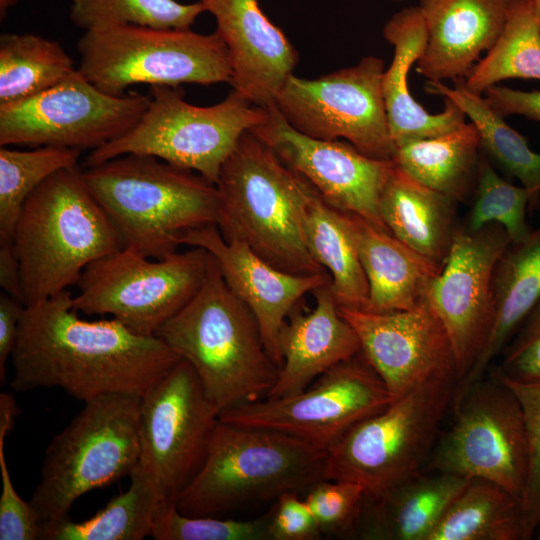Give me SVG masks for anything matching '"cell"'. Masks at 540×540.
Wrapping results in <instances>:
<instances>
[{
  "instance_id": "cell-8",
  "label": "cell",
  "mask_w": 540,
  "mask_h": 540,
  "mask_svg": "<svg viewBox=\"0 0 540 540\" xmlns=\"http://www.w3.org/2000/svg\"><path fill=\"white\" fill-rule=\"evenodd\" d=\"M150 92L149 105L135 126L92 150L84 167L126 154L148 155L196 172L216 185L221 167L240 137L266 115V108L234 89L212 106L186 102L178 86L154 85Z\"/></svg>"
},
{
  "instance_id": "cell-42",
  "label": "cell",
  "mask_w": 540,
  "mask_h": 540,
  "mask_svg": "<svg viewBox=\"0 0 540 540\" xmlns=\"http://www.w3.org/2000/svg\"><path fill=\"white\" fill-rule=\"evenodd\" d=\"M499 378L513 390L519 399L527 425L529 470L522 501L523 540H527L534 535L540 526V383H520Z\"/></svg>"
},
{
  "instance_id": "cell-7",
  "label": "cell",
  "mask_w": 540,
  "mask_h": 540,
  "mask_svg": "<svg viewBox=\"0 0 540 540\" xmlns=\"http://www.w3.org/2000/svg\"><path fill=\"white\" fill-rule=\"evenodd\" d=\"M142 396L110 393L83 409L48 445L30 503L42 531L87 492L130 476L139 462Z\"/></svg>"
},
{
  "instance_id": "cell-38",
  "label": "cell",
  "mask_w": 540,
  "mask_h": 540,
  "mask_svg": "<svg viewBox=\"0 0 540 540\" xmlns=\"http://www.w3.org/2000/svg\"><path fill=\"white\" fill-rule=\"evenodd\" d=\"M530 204L528 190L502 178L482 152L474 200L465 228L477 231L488 224H498L505 229L511 242H520L533 231L527 221Z\"/></svg>"
},
{
  "instance_id": "cell-35",
  "label": "cell",
  "mask_w": 540,
  "mask_h": 540,
  "mask_svg": "<svg viewBox=\"0 0 540 540\" xmlns=\"http://www.w3.org/2000/svg\"><path fill=\"white\" fill-rule=\"evenodd\" d=\"M76 67L57 41L40 35L0 37V105L37 95L69 76Z\"/></svg>"
},
{
  "instance_id": "cell-48",
  "label": "cell",
  "mask_w": 540,
  "mask_h": 540,
  "mask_svg": "<svg viewBox=\"0 0 540 540\" xmlns=\"http://www.w3.org/2000/svg\"><path fill=\"white\" fill-rule=\"evenodd\" d=\"M18 0H0V13L1 18H3V15L7 12L8 8L13 6L17 3Z\"/></svg>"
},
{
  "instance_id": "cell-25",
  "label": "cell",
  "mask_w": 540,
  "mask_h": 540,
  "mask_svg": "<svg viewBox=\"0 0 540 540\" xmlns=\"http://www.w3.org/2000/svg\"><path fill=\"white\" fill-rule=\"evenodd\" d=\"M469 481L424 468L377 497L366 495L356 536L367 540H427Z\"/></svg>"
},
{
  "instance_id": "cell-44",
  "label": "cell",
  "mask_w": 540,
  "mask_h": 540,
  "mask_svg": "<svg viewBox=\"0 0 540 540\" xmlns=\"http://www.w3.org/2000/svg\"><path fill=\"white\" fill-rule=\"evenodd\" d=\"M269 513V540H316L322 534L317 521L298 493L275 500Z\"/></svg>"
},
{
  "instance_id": "cell-40",
  "label": "cell",
  "mask_w": 540,
  "mask_h": 540,
  "mask_svg": "<svg viewBox=\"0 0 540 540\" xmlns=\"http://www.w3.org/2000/svg\"><path fill=\"white\" fill-rule=\"evenodd\" d=\"M366 499L357 483L324 479L314 484L304 500L312 511L322 536H356Z\"/></svg>"
},
{
  "instance_id": "cell-31",
  "label": "cell",
  "mask_w": 540,
  "mask_h": 540,
  "mask_svg": "<svg viewBox=\"0 0 540 540\" xmlns=\"http://www.w3.org/2000/svg\"><path fill=\"white\" fill-rule=\"evenodd\" d=\"M453 82L454 87H448L440 81L428 80L425 90L449 98L463 110L478 131L482 152L520 181L530 193V207L537 208L540 205V154L530 148L527 139L510 127L483 95L469 90L463 78Z\"/></svg>"
},
{
  "instance_id": "cell-49",
  "label": "cell",
  "mask_w": 540,
  "mask_h": 540,
  "mask_svg": "<svg viewBox=\"0 0 540 540\" xmlns=\"http://www.w3.org/2000/svg\"><path fill=\"white\" fill-rule=\"evenodd\" d=\"M535 13L537 15L538 20L540 21V0H532Z\"/></svg>"
},
{
  "instance_id": "cell-5",
  "label": "cell",
  "mask_w": 540,
  "mask_h": 540,
  "mask_svg": "<svg viewBox=\"0 0 540 540\" xmlns=\"http://www.w3.org/2000/svg\"><path fill=\"white\" fill-rule=\"evenodd\" d=\"M82 176L123 247H133L150 258L176 252L178 238L186 231L217 226V186L156 157L118 156L85 167Z\"/></svg>"
},
{
  "instance_id": "cell-9",
  "label": "cell",
  "mask_w": 540,
  "mask_h": 540,
  "mask_svg": "<svg viewBox=\"0 0 540 540\" xmlns=\"http://www.w3.org/2000/svg\"><path fill=\"white\" fill-rule=\"evenodd\" d=\"M457 383L455 376L428 380L355 424L327 450L325 479L377 497L423 470Z\"/></svg>"
},
{
  "instance_id": "cell-29",
  "label": "cell",
  "mask_w": 540,
  "mask_h": 540,
  "mask_svg": "<svg viewBox=\"0 0 540 540\" xmlns=\"http://www.w3.org/2000/svg\"><path fill=\"white\" fill-rule=\"evenodd\" d=\"M482 149L473 123L396 147L394 161L409 176L457 203L474 193Z\"/></svg>"
},
{
  "instance_id": "cell-43",
  "label": "cell",
  "mask_w": 540,
  "mask_h": 540,
  "mask_svg": "<svg viewBox=\"0 0 540 540\" xmlns=\"http://www.w3.org/2000/svg\"><path fill=\"white\" fill-rule=\"evenodd\" d=\"M501 354L493 374L520 383H540V301Z\"/></svg>"
},
{
  "instance_id": "cell-45",
  "label": "cell",
  "mask_w": 540,
  "mask_h": 540,
  "mask_svg": "<svg viewBox=\"0 0 540 540\" xmlns=\"http://www.w3.org/2000/svg\"><path fill=\"white\" fill-rule=\"evenodd\" d=\"M484 94L489 105L502 117L520 115L540 122V91L516 90L497 84Z\"/></svg>"
},
{
  "instance_id": "cell-46",
  "label": "cell",
  "mask_w": 540,
  "mask_h": 540,
  "mask_svg": "<svg viewBox=\"0 0 540 540\" xmlns=\"http://www.w3.org/2000/svg\"><path fill=\"white\" fill-rule=\"evenodd\" d=\"M25 305L11 295L0 294V381L6 382V366L15 349Z\"/></svg>"
},
{
  "instance_id": "cell-33",
  "label": "cell",
  "mask_w": 540,
  "mask_h": 540,
  "mask_svg": "<svg viewBox=\"0 0 540 540\" xmlns=\"http://www.w3.org/2000/svg\"><path fill=\"white\" fill-rule=\"evenodd\" d=\"M125 492L112 498L91 518L69 516L46 527L42 540H142L151 537L158 509L164 505L151 475L138 462ZM166 506V505H165Z\"/></svg>"
},
{
  "instance_id": "cell-16",
  "label": "cell",
  "mask_w": 540,
  "mask_h": 540,
  "mask_svg": "<svg viewBox=\"0 0 540 540\" xmlns=\"http://www.w3.org/2000/svg\"><path fill=\"white\" fill-rule=\"evenodd\" d=\"M218 416L184 359L142 396L139 463L153 478L164 505H175L201 468Z\"/></svg>"
},
{
  "instance_id": "cell-36",
  "label": "cell",
  "mask_w": 540,
  "mask_h": 540,
  "mask_svg": "<svg viewBox=\"0 0 540 540\" xmlns=\"http://www.w3.org/2000/svg\"><path fill=\"white\" fill-rule=\"evenodd\" d=\"M81 151L40 146L0 148V242H13L18 217L27 198L59 170L78 165Z\"/></svg>"
},
{
  "instance_id": "cell-39",
  "label": "cell",
  "mask_w": 540,
  "mask_h": 540,
  "mask_svg": "<svg viewBox=\"0 0 540 540\" xmlns=\"http://www.w3.org/2000/svg\"><path fill=\"white\" fill-rule=\"evenodd\" d=\"M151 537L156 540H269V513L252 520L188 516L162 505Z\"/></svg>"
},
{
  "instance_id": "cell-19",
  "label": "cell",
  "mask_w": 540,
  "mask_h": 540,
  "mask_svg": "<svg viewBox=\"0 0 540 540\" xmlns=\"http://www.w3.org/2000/svg\"><path fill=\"white\" fill-rule=\"evenodd\" d=\"M339 312L355 330L361 355L394 399L434 378H458L450 338L427 298L405 311Z\"/></svg>"
},
{
  "instance_id": "cell-27",
  "label": "cell",
  "mask_w": 540,
  "mask_h": 540,
  "mask_svg": "<svg viewBox=\"0 0 540 540\" xmlns=\"http://www.w3.org/2000/svg\"><path fill=\"white\" fill-rule=\"evenodd\" d=\"M493 319L469 372L457 383L460 393L484 378L520 325L540 301V225L520 242H511L492 279Z\"/></svg>"
},
{
  "instance_id": "cell-12",
  "label": "cell",
  "mask_w": 540,
  "mask_h": 540,
  "mask_svg": "<svg viewBox=\"0 0 540 540\" xmlns=\"http://www.w3.org/2000/svg\"><path fill=\"white\" fill-rule=\"evenodd\" d=\"M454 417L425 469L483 479L523 501L529 438L522 405L498 376L454 395Z\"/></svg>"
},
{
  "instance_id": "cell-18",
  "label": "cell",
  "mask_w": 540,
  "mask_h": 540,
  "mask_svg": "<svg viewBox=\"0 0 540 540\" xmlns=\"http://www.w3.org/2000/svg\"><path fill=\"white\" fill-rule=\"evenodd\" d=\"M511 239L498 224L477 231L458 227L447 260L427 300L453 347L458 382L473 366L493 319L492 279Z\"/></svg>"
},
{
  "instance_id": "cell-22",
  "label": "cell",
  "mask_w": 540,
  "mask_h": 540,
  "mask_svg": "<svg viewBox=\"0 0 540 540\" xmlns=\"http://www.w3.org/2000/svg\"><path fill=\"white\" fill-rule=\"evenodd\" d=\"M512 0H420L427 43L417 72L430 81L465 79L500 36Z\"/></svg>"
},
{
  "instance_id": "cell-3",
  "label": "cell",
  "mask_w": 540,
  "mask_h": 540,
  "mask_svg": "<svg viewBox=\"0 0 540 540\" xmlns=\"http://www.w3.org/2000/svg\"><path fill=\"white\" fill-rule=\"evenodd\" d=\"M217 227L275 268L297 275L328 274L313 258L305 217L311 185L250 130L223 163L216 183Z\"/></svg>"
},
{
  "instance_id": "cell-11",
  "label": "cell",
  "mask_w": 540,
  "mask_h": 540,
  "mask_svg": "<svg viewBox=\"0 0 540 540\" xmlns=\"http://www.w3.org/2000/svg\"><path fill=\"white\" fill-rule=\"evenodd\" d=\"M211 257L201 247L162 259L122 247L84 269L76 284L74 309L110 316L139 334L155 336L197 293Z\"/></svg>"
},
{
  "instance_id": "cell-47",
  "label": "cell",
  "mask_w": 540,
  "mask_h": 540,
  "mask_svg": "<svg viewBox=\"0 0 540 540\" xmlns=\"http://www.w3.org/2000/svg\"><path fill=\"white\" fill-rule=\"evenodd\" d=\"M0 286L3 292L23 303L20 266L13 242H0Z\"/></svg>"
},
{
  "instance_id": "cell-21",
  "label": "cell",
  "mask_w": 540,
  "mask_h": 540,
  "mask_svg": "<svg viewBox=\"0 0 540 540\" xmlns=\"http://www.w3.org/2000/svg\"><path fill=\"white\" fill-rule=\"evenodd\" d=\"M217 23L231 60L229 84L251 103L269 107L293 74L298 54L257 0H200Z\"/></svg>"
},
{
  "instance_id": "cell-14",
  "label": "cell",
  "mask_w": 540,
  "mask_h": 540,
  "mask_svg": "<svg viewBox=\"0 0 540 540\" xmlns=\"http://www.w3.org/2000/svg\"><path fill=\"white\" fill-rule=\"evenodd\" d=\"M150 97L103 92L76 68L53 87L0 105V146L97 149L140 120Z\"/></svg>"
},
{
  "instance_id": "cell-32",
  "label": "cell",
  "mask_w": 540,
  "mask_h": 540,
  "mask_svg": "<svg viewBox=\"0 0 540 540\" xmlns=\"http://www.w3.org/2000/svg\"><path fill=\"white\" fill-rule=\"evenodd\" d=\"M522 502L501 486L470 479L427 540H523Z\"/></svg>"
},
{
  "instance_id": "cell-10",
  "label": "cell",
  "mask_w": 540,
  "mask_h": 540,
  "mask_svg": "<svg viewBox=\"0 0 540 540\" xmlns=\"http://www.w3.org/2000/svg\"><path fill=\"white\" fill-rule=\"evenodd\" d=\"M79 71L105 93L120 96L137 84L230 83L228 49L217 31L111 25L84 31Z\"/></svg>"
},
{
  "instance_id": "cell-17",
  "label": "cell",
  "mask_w": 540,
  "mask_h": 540,
  "mask_svg": "<svg viewBox=\"0 0 540 540\" xmlns=\"http://www.w3.org/2000/svg\"><path fill=\"white\" fill-rule=\"evenodd\" d=\"M331 207L356 214L387 230L380 212L394 160L368 157L347 141L319 140L294 129L273 104L250 130Z\"/></svg>"
},
{
  "instance_id": "cell-1",
  "label": "cell",
  "mask_w": 540,
  "mask_h": 540,
  "mask_svg": "<svg viewBox=\"0 0 540 540\" xmlns=\"http://www.w3.org/2000/svg\"><path fill=\"white\" fill-rule=\"evenodd\" d=\"M77 313L68 290L25 307L10 358L14 391L59 388L83 402L110 393L143 396L181 359L157 336Z\"/></svg>"
},
{
  "instance_id": "cell-28",
  "label": "cell",
  "mask_w": 540,
  "mask_h": 540,
  "mask_svg": "<svg viewBox=\"0 0 540 540\" xmlns=\"http://www.w3.org/2000/svg\"><path fill=\"white\" fill-rule=\"evenodd\" d=\"M457 204L418 182L395 163L381 196L380 212L392 235L441 271L458 228Z\"/></svg>"
},
{
  "instance_id": "cell-41",
  "label": "cell",
  "mask_w": 540,
  "mask_h": 540,
  "mask_svg": "<svg viewBox=\"0 0 540 540\" xmlns=\"http://www.w3.org/2000/svg\"><path fill=\"white\" fill-rule=\"evenodd\" d=\"M17 409L12 405L0 408V540L41 539V526L30 503L15 490L5 457V437L12 430Z\"/></svg>"
},
{
  "instance_id": "cell-37",
  "label": "cell",
  "mask_w": 540,
  "mask_h": 540,
  "mask_svg": "<svg viewBox=\"0 0 540 540\" xmlns=\"http://www.w3.org/2000/svg\"><path fill=\"white\" fill-rule=\"evenodd\" d=\"M205 12L201 1L71 0L70 18L84 31L111 25H140L160 29H189Z\"/></svg>"
},
{
  "instance_id": "cell-23",
  "label": "cell",
  "mask_w": 540,
  "mask_h": 540,
  "mask_svg": "<svg viewBox=\"0 0 540 540\" xmlns=\"http://www.w3.org/2000/svg\"><path fill=\"white\" fill-rule=\"evenodd\" d=\"M330 285L331 278L312 292L316 301L312 311L294 309L281 327L282 366L265 398L301 392L335 365L360 353L358 336L341 316Z\"/></svg>"
},
{
  "instance_id": "cell-15",
  "label": "cell",
  "mask_w": 540,
  "mask_h": 540,
  "mask_svg": "<svg viewBox=\"0 0 540 540\" xmlns=\"http://www.w3.org/2000/svg\"><path fill=\"white\" fill-rule=\"evenodd\" d=\"M394 400L361 353L296 394L263 398L221 412L224 423L281 432L328 450L351 427Z\"/></svg>"
},
{
  "instance_id": "cell-6",
  "label": "cell",
  "mask_w": 540,
  "mask_h": 540,
  "mask_svg": "<svg viewBox=\"0 0 540 540\" xmlns=\"http://www.w3.org/2000/svg\"><path fill=\"white\" fill-rule=\"evenodd\" d=\"M326 458V450L299 438L218 420L206 458L175 506L184 515L219 517L306 493L325 479Z\"/></svg>"
},
{
  "instance_id": "cell-13",
  "label": "cell",
  "mask_w": 540,
  "mask_h": 540,
  "mask_svg": "<svg viewBox=\"0 0 540 540\" xmlns=\"http://www.w3.org/2000/svg\"><path fill=\"white\" fill-rule=\"evenodd\" d=\"M384 62L375 56L317 79L293 74L274 105L298 132L319 140L344 139L362 154L393 160V141L383 95Z\"/></svg>"
},
{
  "instance_id": "cell-34",
  "label": "cell",
  "mask_w": 540,
  "mask_h": 540,
  "mask_svg": "<svg viewBox=\"0 0 540 540\" xmlns=\"http://www.w3.org/2000/svg\"><path fill=\"white\" fill-rule=\"evenodd\" d=\"M514 78L540 81V21L532 0H512L500 36L464 83L483 95L499 82Z\"/></svg>"
},
{
  "instance_id": "cell-50",
  "label": "cell",
  "mask_w": 540,
  "mask_h": 540,
  "mask_svg": "<svg viewBox=\"0 0 540 540\" xmlns=\"http://www.w3.org/2000/svg\"><path fill=\"white\" fill-rule=\"evenodd\" d=\"M537 536H538L537 538H538V539L540 540V530H539V532H538V535H537Z\"/></svg>"
},
{
  "instance_id": "cell-26",
  "label": "cell",
  "mask_w": 540,
  "mask_h": 540,
  "mask_svg": "<svg viewBox=\"0 0 540 540\" xmlns=\"http://www.w3.org/2000/svg\"><path fill=\"white\" fill-rule=\"evenodd\" d=\"M349 214L369 286L365 311L389 313L418 306L440 270L389 231Z\"/></svg>"
},
{
  "instance_id": "cell-4",
  "label": "cell",
  "mask_w": 540,
  "mask_h": 540,
  "mask_svg": "<svg viewBox=\"0 0 540 540\" xmlns=\"http://www.w3.org/2000/svg\"><path fill=\"white\" fill-rule=\"evenodd\" d=\"M13 245L25 306L68 290L89 264L123 247L78 165L54 173L27 198Z\"/></svg>"
},
{
  "instance_id": "cell-24",
  "label": "cell",
  "mask_w": 540,
  "mask_h": 540,
  "mask_svg": "<svg viewBox=\"0 0 540 540\" xmlns=\"http://www.w3.org/2000/svg\"><path fill=\"white\" fill-rule=\"evenodd\" d=\"M383 36L394 47L393 60L384 71L382 87L396 147L453 131L466 123V114L449 98H444L442 112L430 114L410 93V68L421 57L427 43V29L419 6L396 12L385 23Z\"/></svg>"
},
{
  "instance_id": "cell-30",
  "label": "cell",
  "mask_w": 540,
  "mask_h": 540,
  "mask_svg": "<svg viewBox=\"0 0 540 540\" xmlns=\"http://www.w3.org/2000/svg\"><path fill=\"white\" fill-rule=\"evenodd\" d=\"M305 231L313 258L330 275L338 307L365 310L369 286L350 214L328 205L311 186Z\"/></svg>"
},
{
  "instance_id": "cell-20",
  "label": "cell",
  "mask_w": 540,
  "mask_h": 540,
  "mask_svg": "<svg viewBox=\"0 0 540 540\" xmlns=\"http://www.w3.org/2000/svg\"><path fill=\"white\" fill-rule=\"evenodd\" d=\"M178 242L201 247L212 255L229 289L256 318L265 349L280 369L281 327L300 299L325 284L330 275H297L279 270L245 243L226 241L216 225L186 231Z\"/></svg>"
},
{
  "instance_id": "cell-2",
  "label": "cell",
  "mask_w": 540,
  "mask_h": 540,
  "mask_svg": "<svg viewBox=\"0 0 540 540\" xmlns=\"http://www.w3.org/2000/svg\"><path fill=\"white\" fill-rule=\"evenodd\" d=\"M155 336L192 366L219 414L265 398L276 383L279 367L257 320L229 289L213 257L197 293Z\"/></svg>"
}]
</instances>
